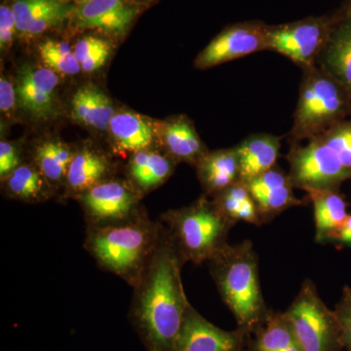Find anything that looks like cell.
Instances as JSON below:
<instances>
[{
    "mask_svg": "<svg viewBox=\"0 0 351 351\" xmlns=\"http://www.w3.org/2000/svg\"><path fill=\"white\" fill-rule=\"evenodd\" d=\"M270 25L261 21L237 23L223 29L195 60L198 69L213 68L254 53L269 50Z\"/></svg>",
    "mask_w": 351,
    "mask_h": 351,
    "instance_id": "cell-10",
    "label": "cell"
},
{
    "mask_svg": "<svg viewBox=\"0 0 351 351\" xmlns=\"http://www.w3.org/2000/svg\"><path fill=\"white\" fill-rule=\"evenodd\" d=\"M162 230L160 221H152L143 211L119 225L87 226L84 248L99 267L133 287L151 262Z\"/></svg>",
    "mask_w": 351,
    "mask_h": 351,
    "instance_id": "cell-2",
    "label": "cell"
},
{
    "mask_svg": "<svg viewBox=\"0 0 351 351\" xmlns=\"http://www.w3.org/2000/svg\"><path fill=\"white\" fill-rule=\"evenodd\" d=\"M215 206L234 223L239 221L262 226L257 205L246 182L239 181L213 197Z\"/></svg>",
    "mask_w": 351,
    "mask_h": 351,
    "instance_id": "cell-27",
    "label": "cell"
},
{
    "mask_svg": "<svg viewBox=\"0 0 351 351\" xmlns=\"http://www.w3.org/2000/svg\"><path fill=\"white\" fill-rule=\"evenodd\" d=\"M114 151L135 154L151 149L156 138V130L149 120L137 113H115L108 125Z\"/></svg>",
    "mask_w": 351,
    "mask_h": 351,
    "instance_id": "cell-19",
    "label": "cell"
},
{
    "mask_svg": "<svg viewBox=\"0 0 351 351\" xmlns=\"http://www.w3.org/2000/svg\"><path fill=\"white\" fill-rule=\"evenodd\" d=\"M138 14V7L127 0H84L75 6L73 17L80 29L120 36L128 32Z\"/></svg>",
    "mask_w": 351,
    "mask_h": 351,
    "instance_id": "cell-13",
    "label": "cell"
},
{
    "mask_svg": "<svg viewBox=\"0 0 351 351\" xmlns=\"http://www.w3.org/2000/svg\"><path fill=\"white\" fill-rule=\"evenodd\" d=\"M316 66L345 88L351 99V4L337 12L336 22Z\"/></svg>",
    "mask_w": 351,
    "mask_h": 351,
    "instance_id": "cell-14",
    "label": "cell"
},
{
    "mask_svg": "<svg viewBox=\"0 0 351 351\" xmlns=\"http://www.w3.org/2000/svg\"><path fill=\"white\" fill-rule=\"evenodd\" d=\"M287 160L293 186L306 193L338 189L341 182L351 180V170L319 137L308 140L304 145L293 143Z\"/></svg>",
    "mask_w": 351,
    "mask_h": 351,
    "instance_id": "cell-7",
    "label": "cell"
},
{
    "mask_svg": "<svg viewBox=\"0 0 351 351\" xmlns=\"http://www.w3.org/2000/svg\"><path fill=\"white\" fill-rule=\"evenodd\" d=\"M350 113L351 99L345 88L318 66L304 69L292 142L320 137Z\"/></svg>",
    "mask_w": 351,
    "mask_h": 351,
    "instance_id": "cell-5",
    "label": "cell"
},
{
    "mask_svg": "<svg viewBox=\"0 0 351 351\" xmlns=\"http://www.w3.org/2000/svg\"><path fill=\"white\" fill-rule=\"evenodd\" d=\"M336 19L337 12L270 25L269 50L289 58L304 71L314 68L326 46Z\"/></svg>",
    "mask_w": 351,
    "mask_h": 351,
    "instance_id": "cell-8",
    "label": "cell"
},
{
    "mask_svg": "<svg viewBox=\"0 0 351 351\" xmlns=\"http://www.w3.org/2000/svg\"><path fill=\"white\" fill-rule=\"evenodd\" d=\"M21 165V158L17 147L11 143L1 141L0 143V177L5 179L18 166Z\"/></svg>",
    "mask_w": 351,
    "mask_h": 351,
    "instance_id": "cell-34",
    "label": "cell"
},
{
    "mask_svg": "<svg viewBox=\"0 0 351 351\" xmlns=\"http://www.w3.org/2000/svg\"><path fill=\"white\" fill-rule=\"evenodd\" d=\"M335 314L343 332V345L351 351V288L345 287L341 300L335 308Z\"/></svg>",
    "mask_w": 351,
    "mask_h": 351,
    "instance_id": "cell-32",
    "label": "cell"
},
{
    "mask_svg": "<svg viewBox=\"0 0 351 351\" xmlns=\"http://www.w3.org/2000/svg\"><path fill=\"white\" fill-rule=\"evenodd\" d=\"M307 195L313 205L315 241L334 243L348 216L345 199L338 189L311 191Z\"/></svg>",
    "mask_w": 351,
    "mask_h": 351,
    "instance_id": "cell-21",
    "label": "cell"
},
{
    "mask_svg": "<svg viewBox=\"0 0 351 351\" xmlns=\"http://www.w3.org/2000/svg\"><path fill=\"white\" fill-rule=\"evenodd\" d=\"M64 1L68 2L69 0H64ZM77 1L82 2L84 1V0H77Z\"/></svg>",
    "mask_w": 351,
    "mask_h": 351,
    "instance_id": "cell-37",
    "label": "cell"
},
{
    "mask_svg": "<svg viewBox=\"0 0 351 351\" xmlns=\"http://www.w3.org/2000/svg\"><path fill=\"white\" fill-rule=\"evenodd\" d=\"M304 351H341L343 332L334 311L325 304L315 284L306 279L284 313Z\"/></svg>",
    "mask_w": 351,
    "mask_h": 351,
    "instance_id": "cell-6",
    "label": "cell"
},
{
    "mask_svg": "<svg viewBox=\"0 0 351 351\" xmlns=\"http://www.w3.org/2000/svg\"><path fill=\"white\" fill-rule=\"evenodd\" d=\"M73 51L82 71L93 73L107 63L112 47L105 39L88 36L75 43Z\"/></svg>",
    "mask_w": 351,
    "mask_h": 351,
    "instance_id": "cell-30",
    "label": "cell"
},
{
    "mask_svg": "<svg viewBox=\"0 0 351 351\" xmlns=\"http://www.w3.org/2000/svg\"><path fill=\"white\" fill-rule=\"evenodd\" d=\"M186 263L163 226L151 262L133 286L129 311V320L147 351H174L191 304L182 281Z\"/></svg>",
    "mask_w": 351,
    "mask_h": 351,
    "instance_id": "cell-1",
    "label": "cell"
},
{
    "mask_svg": "<svg viewBox=\"0 0 351 351\" xmlns=\"http://www.w3.org/2000/svg\"><path fill=\"white\" fill-rule=\"evenodd\" d=\"M195 166L205 193L212 197L241 181L237 147L208 152Z\"/></svg>",
    "mask_w": 351,
    "mask_h": 351,
    "instance_id": "cell-17",
    "label": "cell"
},
{
    "mask_svg": "<svg viewBox=\"0 0 351 351\" xmlns=\"http://www.w3.org/2000/svg\"><path fill=\"white\" fill-rule=\"evenodd\" d=\"M244 351H304L284 313L270 311L267 319L249 334Z\"/></svg>",
    "mask_w": 351,
    "mask_h": 351,
    "instance_id": "cell-23",
    "label": "cell"
},
{
    "mask_svg": "<svg viewBox=\"0 0 351 351\" xmlns=\"http://www.w3.org/2000/svg\"><path fill=\"white\" fill-rule=\"evenodd\" d=\"M334 243L351 247V215H348V218H346L345 223L341 226L336 239H335Z\"/></svg>",
    "mask_w": 351,
    "mask_h": 351,
    "instance_id": "cell-36",
    "label": "cell"
},
{
    "mask_svg": "<svg viewBox=\"0 0 351 351\" xmlns=\"http://www.w3.org/2000/svg\"><path fill=\"white\" fill-rule=\"evenodd\" d=\"M75 152L59 140L41 143L34 149V163L51 186L66 184V174Z\"/></svg>",
    "mask_w": 351,
    "mask_h": 351,
    "instance_id": "cell-28",
    "label": "cell"
},
{
    "mask_svg": "<svg viewBox=\"0 0 351 351\" xmlns=\"http://www.w3.org/2000/svg\"><path fill=\"white\" fill-rule=\"evenodd\" d=\"M2 182L9 197L23 202H43L52 195V186L34 163H21Z\"/></svg>",
    "mask_w": 351,
    "mask_h": 351,
    "instance_id": "cell-26",
    "label": "cell"
},
{
    "mask_svg": "<svg viewBox=\"0 0 351 351\" xmlns=\"http://www.w3.org/2000/svg\"><path fill=\"white\" fill-rule=\"evenodd\" d=\"M17 32L15 14L12 7L2 4L0 7V46L1 50L10 47L14 36Z\"/></svg>",
    "mask_w": 351,
    "mask_h": 351,
    "instance_id": "cell-33",
    "label": "cell"
},
{
    "mask_svg": "<svg viewBox=\"0 0 351 351\" xmlns=\"http://www.w3.org/2000/svg\"><path fill=\"white\" fill-rule=\"evenodd\" d=\"M141 193L131 182L108 179L76 199L82 205L89 228L119 225L142 213Z\"/></svg>",
    "mask_w": 351,
    "mask_h": 351,
    "instance_id": "cell-9",
    "label": "cell"
},
{
    "mask_svg": "<svg viewBox=\"0 0 351 351\" xmlns=\"http://www.w3.org/2000/svg\"><path fill=\"white\" fill-rule=\"evenodd\" d=\"M17 104L16 88L4 76L0 78V108L2 112H12Z\"/></svg>",
    "mask_w": 351,
    "mask_h": 351,
    "instance_id": "cell-35",
    "label": "cell"
},
{
    "mask_svg": "<svg viewBox=\"0 0 351 351\" xmlns=\"http://www.w3.org/2000/svg\"><path fill=\"white\" fill-rule=\"evenodd\" d=\"M258 261L253 244L245 240L226 245L208 262L221 299L232 311L237 326L249 334L267 319L271 311L263 299Z\"/></svg>",
    "mask_w": 351,
    "mask_h": 351,
    "instance_id": "cell-3",
    "label": "cell"
},
{
    "mask_svg": "<svg viewBox=\"0 0 351 351\" xmlns=\"http://www.w3.org/2000/svg\"><path fill=\"white\" fill-rule=\"evenodd\" d=\"M110 160L105 154L85 147L75 152L66 178V189L71 195L77 197L88 189L110 179Z\"/></svg>",
    "mask_w": 351,
    "mask_h": 351,
    "instance_id": "cell-20",
    "label": "cell"
},
{
    "mask_svg": "<svg viewBox=\"0 0 351 351\" xmlns=\"http://www.w3.org/2000/svg\"><path fill=\"white\" fill-rule=\"evenodd\" d=\"M248 336L241 328L226 331L215 326L189 304L174 351H244Z\"/></svg>",
    "mask_w": 351,
    "mask_h": 351,
    "instance_id": "cell-11",
    "label": "cell"
},
{
    "mask_svg": "<svg viewBox=\"0 0 351 351\" xmlns=\"http://www.w3.org/2000/svg\"><path fill=\"white\" fill-rule=\"evenodd\" d=\"M58 85L59 76L52 69L25 64L20 69L15 83L18 105L36 119H52L57 113Z\"/></svg>",
    "mask_w": 351,
    "mask_h": 351,
    "instance_id": "cell-12",
    "label": "cell"
},
{
    "mask_svg": "<svg viewBox=\"0 0 351 351\" xmlns=\"http://www.w3.org/2000/svg\"><path fill=\"white\" fill-rule=\"evenodd\" d=\"M161 141L166 154L176 162L184 161L196 165L208 152L195 127L184 117L164 124Z\"/></svg>",
    "mask_w": 351,
    "mask_h": 351,
    "instance_id": "cell-24",
    "label": "cell"
},
{
    "mask_svg": "<svg viewBox=\"0 0 351 351\" xmlns=\"http://www.w3.org/2000/svg\"><path fill=\"white\" fill-rule=\"evenodd\" d=\"M12 9L18 34L36 36L69 20L75 6L64 0H14Z\"/></svg>",
    "mask_w": 351,
    "mask_h": 351,
    "instance_id": "cell-16",
    "label": "cell"
},
{
    "mask_svg": "<svg viewBox=\"0 0 351 351\" xmlns=\"http://www.w3.org/2000/svg\"><path fill=\"white\" fill-rule=\"evenodd\" d=\"M176 161L167 154L149 149L132 154L128 176L136 189L144 195L164 184L174 171Z\"/></svg>",
    "mask_w": 351,
    "mask_h": 351,
    "instance_id": "cell-22",
    "label": "cell"
},
{
    "mask_svg": "<svg viewBox=\"0 0 351 351\" xmlns=\"http://www.w3.org/2000/svg\"><path fill=\"white\" fill-rule=\"evenodd\" d=\"M319 138L331 147L343 165L351 170V121L339 122Z\"/></svg>",
    "mask_w": 351,
    "mask_h": 351,
    "instance_id": "cell-31",
    "label": "cell"
},
{
    "mask_svg": "<svg viewBox=\"0 0 351 351\" xmlns=\"http://www.w3.org/2000/svg\"><path fill=\"white\" fill-rule=\"evenodd\" d=\"M235 147L239 156L240 180L248 184L276 167L281 149V138L269 134H256Z\"/></svg>",
    "mask_w": 351,
    "mask_h": 351,
    "instance_id": "cell-18",
    "label": "cell"
},
{
    "mask_svg": "<svg viewBox=\"0 0 351 351\" xmlns=\"http://www.w3.org/2000/svg\"><path fill=\"white\" fill-rule=\"evenodd\" d=\"M38 51L44 64L55 73L71 75L82 69L75 51L66 43L47 39L39 44Z\"/></svg>",
    "mask_w": 351,
    "mask_h": 351,
    "instance_id": "cell-29",
    "label": "cell"
},
{
    "mask_svg": "<svg viewBox=\"0 0 351 351\" xmlns=\"http://www.w3.org/2000/svg\"><path fill=\"white\" fill-rule=\"evenodd\" d=\"M159 221L184 260L195 265L209 262L223 250L228 232L237 225L205 197L166 212Z\"/></svg>",
    "mask_w": 351,
    "mask_h": 351,
    "instance_id": "cell-4",
    "label": "cell"
},
{
    "mask_svg": "<svg viewBox=\"0 0 351 351\" xmlns=\"http://www.w3.org/2000/svg\"><path fill=\"white\" fill-rule=\"evenodd\" d=\"M114 114L110 99L92 85L80 87L71 99V115L83 125L106 130Z\"/></svg>",
    "mask_w": 351,
    "mask_h": 351,
    "instance_id": "cell-25",
    "label": "cell"
},
{
    "mask_svg": "<svg viewBox=\"0 0 351 351\" xmlns=\"http://www.w3.org/2000/svg\"><path fill=\"white\" fill-rule=\"evenodd\" d=\"M247 184L263 223L276 218L289 208L302 204V201L294 195V186L290 177L277 166Z\"/></svg>",
    "mask_w": 351,
    "mask_h": 351,
    "instance_id": "cell-15",
    "label": "cell"
}]
</instances>
